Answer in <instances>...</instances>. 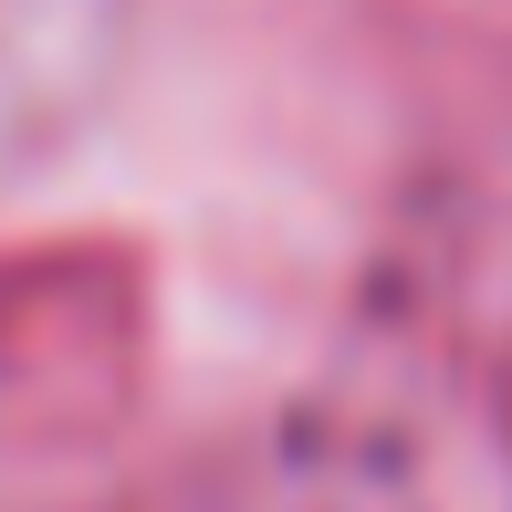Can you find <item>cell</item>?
<instances>
[{
    "label": "cell",
    "mask_w": 512,
    "mask_h": 512,
    "mask_svg": "<svg viewBox=\"0 0 512 512\" xmlns=\"http://www.w3.org/2000/svg\"><path fill=\"white\" fill-rule=\"evenodd\" d=\"M95 512H429L398 460L356 439H241V450L178 460L147 492H115Z\"/></svg>",
    "instance_id": "1"
},
{
    "label": "cell",
    "mask_w": 512,
    "mask_h": 512,
    "mask_svg": "<svg viewBox=\"0 0 512 512\" xmlns=\"http://www.w3.org/2000/svg\"><path fill=\"white\" fill-rule=\"evenodd\" d=\"M126 0H0V199L95 115Z\"/></svg>",
    "instance_id": "2"
}]
</instances>
